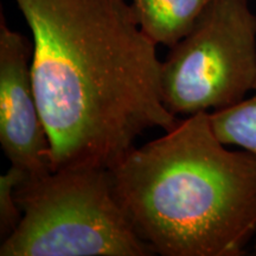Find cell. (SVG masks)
Instances as JSON below:
<instances>
[{"label": "cell", "instance_id": "6da1fadb", "mask_svg": "<svg viewBox=\"0 0 256 256\" xmlns=\"http://www.w3.org/2000/svg\"><path fill=\"white\" fill-rule=\"evenodd\" d=\"M34 37L31 72L51 168L110 170L146 130L179 122L162 98L156 44L127 0H14Z\"/></svg>", "mask_w": 256, "mask_h": 256}, {"label": "cell", "instance_id": "7a4b0ae2", "mask_svg": "<svg viewBox=\"0 0 256 256\" xmlns=\"http://www.w3.org/2000/svg\"><path fill=\"white\" fill-rule=\"evenodd\" d=\"M226 146L202 112L110 168L115 197L154 254H244L256 232V156Z\"/></svg>", "mask_w": 256, "mask_h": 256}, {"label": "cell", "instance_id": "3957f363", "mask_svg": "<svg viewBox=\"0 0 256 256\" xmlns=\"http://www.w3.org/2000/svg\"><path fill=\"white\" fill-rule=\"evenodd\" d=\"M23 217L0 256H150L114 194L110 170L25 174L14 191Z\"/></svg>", "mask_w": 256, "mask_h": 256}, {"label": "cell", "instance_id": "277c9868", "mask_svg": "<svg viewBox=\"0 0 256 256\" xmlns=\"http://www.w3.org/2000/svg\"><path fill=\"white\" fill-rule=\"evenodd\" d=\"M255 83L256 14L248 0H212L162 62V102L176 116L232 107Z\"/></svg>", "mask_w": 256, "mask_h": 256}, {"label": "cell", "instance_id": "5b68a950", "mask_svg": "<svg viewBox=\"0 0 256 256\" xmlns=\"http://www.w3.org/2000/svg\"><path fill=\"white\" fill-rule=\"evenodd\" d=\"M32 52L34 44L0 14V144L11 165L28 176L52 170L32 80Z\"/></svg>", "mask_w": 256, "mask_h": 256}, {"label": "cell", "instance_id": "8992f818", "mask_svg": "<svg viewBox=\"0 0 256 256\" xmlns=\"http://www.w3.org/2000/svg\"><path fill=\"white\" fill-rule=\"evenodd\" d=\"M212 0H130L142 31L156 46L172 48L184 38Z\"/></svg>", "mask_w": 256, "mask_h": 256}, {"label": "cell", "instance_id": "52a82bcc", "mask_svg": "<svg viewBox=\"0 0 256 256\" xmlns=\"http://www.w3.org/2000/svg\"><path fill=\"white\" fill-rule=\"evenodd\" d=\"M252 98L209 113L211 128L224 145L242 147L256 156V83Z\"/></svg>", "mask_w": 256, "mask_h": 256}, {"label": "cell", "instance_id": "ba28073f", "mask_svg": "<svg viewBox=\"0 0 256 256\" xmlns=\"http://www.w3.org/2000/svg\"><path fill=\"white\" fill-rule=\"evenodd\" d=\"M25 174H26L23 170L11 165L4 174L0 176V241L2 242L14 234L23 217L22 210L19 209L16 200L14 191L18 184L23 180Z\"/></svg>", "mask_w": 256, "mask_h": 256}, {"label": "cell", "instance_id": "9c48e42d", "mask_svg": "<svg viewBox=\"0 0 256 256\" xmlns=\"http://www.w3.org/2000/svg\"><path fill=\"white\" fill-rule=\"evenodd\" d=\"M255 252H256V246H255Z\"/></svg>", "mask_w": 256, "mask_h": 256}]
</instances>
